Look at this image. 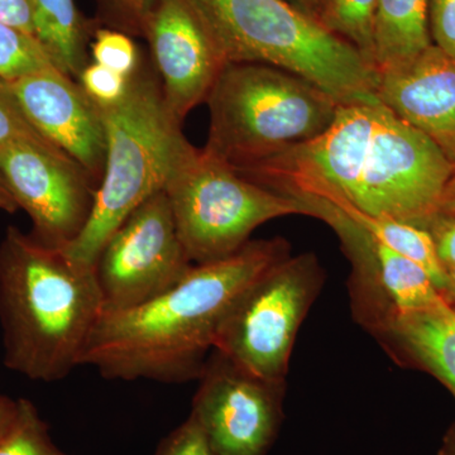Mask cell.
I'll return each mask as SVG.
<instances>
[{"instance_id":"obj_1","label":"cell","mask_w":455,"mask_h":455,"mask_svg":"<svg viewBox=\"0 0 455 455\" xmlns=\"http://www.w3.org/2000/svg\"><path fill=\"white\" fill-rule=\"evenodd\" d=\"M293 199H319L419 228L444 208L455 164L379 99L340 104L315 139L236 169Z\"/></svg>"},{"instance_id":"obj_2","label":"cell","mask_w":455,"mask_h":455,"mask_svg":"<svg viewBox=\"0 0 455 455\" xmlns=\"http://www.w3.org/2000/svg\"><path fill=\"white\" fill-rule=\"evenodd\" d=\"M289 256L283 238L250 241L227 259L194 265L175 286L140 307L104 311L86 343L82 366L122 381L199 379L236 302Z\"/></svg>"},{"instance_id":"obj_3","label":"cell","mask_w":455,"mask_h":455,"mask_svg":"<svg viewBox=\"0 0 455 455\" xmlns=\"http://www.w3.org/2000/svg\"><path fill=\"white\" fill-rule=\"evenodd\" d=\"M103 313L95 267L8 230L0 247V328L8 370L32 381H61L82 366Z\"/></svg>"},{"instance_id":"obj_4","label":"cell","mask_w":455,"mask_h":455,"mask_svg":"<svg viewBox=\"0 0 455 455\" xmlns=\"http://www.w3.org/2000/svg\"><path fill=\"white\" fill-rule=\"evenodd\" d=\"M224 64L281 68L340 104L377 98L379 73L355 46L284 0H190Z\"/></svg>"},{"instance_id":"obj_5","label":"cell","mask_w":455,"mask_h":455,"mask_svg":"<svg viewBox=\"0 0 455 455\" xmlns=\"http://www.w3.org/2000/svg\"><path fill=\"white\" fill-rule=\"evenodd\" d=\"M99 109L106 127V166L88 224L62 248L70 259L92 267L123 221L164 190L188 145L163 90L148 77L133 75L124 97Z\"/></svg>"},{"instance_id":"obj_6","label":"cell","mask_w":455,"mask_h":455,"mask_svg":"<svg viewBox=\"0 0 455 455\" xmlns=\"http://www.w3.org/2000/svg\"><path fill=\"white\" fill-rule=\"evenodd\" d=\"M206 101L211 125L203 149L232 169L315 139L340 106L307 80L260 64L224 66Z\"/></svg>"},{"instance_id":"obj_7","label":"cell","mask_w":455,"mask_h":455,"mask_svg":"<svg viewBox=\"0 0 455 455\" xmlns=\"http://www.w3.org/2000/svg\"><path fill=\"white\" fill-rule=\"evenodd\" d=\"M181 243L194 265L227 259L253 230L286 215H307L298 200L256 184L188 143L164 188Z\"/></svg>"},{"instance_id":"obj_8","label":"cell","mask_w":455,"mask_h":455,"mask_svg":"<svg viewBox=\"0 0 455 455\" xmlns=\"http://www.w3.org/2000/svg\"><path fill=\"white\" fill-rule=\"evenodd\" d=\"M323 283L313 253L278 260L236 302L214 349L259 379L284 383L296 335Z\"/></svg>"},{"instance_id":"obj_9","label":"cell","mask_w":455,"mask_h":455,"mask_svg":"<svg viewBox=\"0 0 455 455\" xmlns=\"http://www.w3.org/2000/svg\"><path fill=\"white\" fill-rule=\"evenodd\" d=\"M194 263L166 191L149 197L108 239L95 262L104 311L140 307L180 283Z\"/></svg>"},{"instance_id":"obj_10","label":"cell","mask_w":455,"mask_h":455,"mask_svg":"<svg viewBox=\"0 0 455 455\" xmlns=\"http://www.w3.org/2000/svg\"><path fill=\"white\" fill-rule=\"evenodd\" d=\"M190 418L217 455H266L283 420L284 383L259 379L212 350Z\"/></svg>"},{"instance_id":"obj_11","label":"cell","mask_w":455,"mask_h":455,"mask_svg":"<svg viewBox=\"0 0 455 455\" xmlns=\"http://www.w3.org/2000/svg\"><path fill=\"white\" fill-rule=\"evenodd\" d=\"M307 215L322 220L339 236L352 262L353 309L371 331L394 314L433 307L444 300L420 265L395 252L333 204L296 199Z\"/></svg>"},{"instance_id":"obj_12","label":"cell","mask_w":455,"mask_h":455,"mask_svg":"<svg viewBox=\"0 0 455 455\" xmlns=\"http://www.w3.org/2000/svg\"><path fill=\"white\" fill-rule=\"evenodd\" d=\"M0 173L18 208L31 217L33 238L62 250L82 235L98 187L68 156L14 143L0 148Z\"/></svg>"},{"instance_id":"obj_13","label":"cell","mask_w":455,"mask_h":455,"mask_svg":"<svg viewBox=\"0 0 455 455\" xmlns=\"http://www.w3.org/2000/svg\"><path fill=\"white\" fill-rule=\"evenodd\" d=\"M4 84L32 127L99 187L106 166V127L98 104L82 86L56 68Z\"/></svg>"},{"instance_id":"obj_14","label":"cell","mask_w":455,"mask_h":455,"mask_svg":"<svg viewBox=\"0 0 455 455\" xmlns=\"http://www.w3.org/2000/svg\"><path fill=\"white\" fill-rule=\"evenodd\" d=\"M164 103L182 124L208 99L224 64L190 0H156L145 20Z\"/></svg>"},{"instance_id":"obj_15","label":"cell","mask_w":455,"mask_h":455,"mask_svg":"<svg viewBox=\"0 0 455 455\" xmlns=\"http://www.w3.org/2000/svg\"><path fill=\"white\" fill-rule=\"evenodd\" d=\"M377 99L433 140L455 164V59L435 44L379 74Z\"/></svg>"},{"instance_id":"obj_16","label":"cell","mask_w":455,"mask_h":455,"mask_svg":"<svg viewBox=\"0 0 455 455\" xmlns=\"http://www.w3.org/2000/svg\"><path fill=\"white\" fill-rule=\"evenodd\" d=\"M439 377L455 395V307L444 300L388 317L372 331Z\"/></svg>"},{"instance_id":"obj_17","label":"cell","mask_w":455,"mask_h":455,"mask_svg":"<svg viewBox=\"0 0 455 455\" xmlns=\"http://www.w3.org/2000/svg\"><path fill=\"white\" fill-rule=\"evenodd\" d=\"M430 0H379L374 17V66L379 74L409 64L431 46Z\"/></svg>"},{"instance_id":"obj_18","label":"cell","mask_w":455,"mask_h":455,"mask_svg":"<svg viewBox=\"0 0 455 455\" xmlns=\"http://www.w3.org/2000/svg\"><path fill=\"white\" fill-rule=\"evenodd\" d=\"M36 38L57 68L79 76L85 68L83 29L74 0H32Z\"/></svg>"},{"instance_id":"obj_19","label":"cell","mask_w":455,"mask_h":455,"mask_svg":"<svg viewBox=\"0 0 455 455\" xmlns=\"http://www.w3.org/2000/svg\"><path fill=\"white\" fill-rule=\"evenodd\" d=\"M335 206L395 252L420 265L429 274L436 289L448 298L447 272L440 263L433 238L427 230L390 218L371 217L349 206Z\"/></svg>"},{"instance_id":"obj_20","label":"cell","mask_w":455,"mask_h":455,"mask_svg":"<svg viewBox=\"0 0 455 455\" xmlns=\"http://www.w3.org/2000/svg\"><path fill=\"white\" fill-rule=\"evenodd\" d=\"M377 2L379 0H326L320 17L331 32L349 42L373 66Z\"/></svg>"},{"instance_id":"obj_21","label":"cell","mask_w":455,"mask_h":455,"mask_svg":"<svg viewBox=\"0 0 455 455\" xmlns=\"http://www.w3.org/2000/svg\"><path fill=\"white\" fill-rule=\"evenodd\" d=\"M57 66L35 36L0 22V80L13 82Z\"/></svg>"},{"instance_id":"obj_22","label":"cell","mask_w":455,"mask_h":455,"mask_svg":"<svg viewBox=\"0 0 455 455\" xmlns=\"http://www.w3.org/2000/svg\"><path fill=\"white\" fill-rule=\"evenodd\" d=\"M0 455H68L50 435L49 425L31 401L20 398V415L7 438L0 443Z\"/></svg>"},{"instance_id":"obj_23","label":"cell","mask_w":455,"mask_h":455,"mask_svg":"<svg viewBox=\"0 0 455 455\" xmlns=\"http://www.w3.org/2000/svg\"><path fill=\"white\" fill-rule=\"evenodd\" d=\"M14 143H29L51 151L62 152L32 127L8 92L4 82L0 80V148Z\"/></svg>"},{"instance_id":"obj_24","label":"cell","mask_w":455,"mask_h":455,"mask_svg":"<svg viewBox=\"0 0 455 455\" xmlns=\"http://www.w3.org/2000/svg\"><path fill=\"white\" fill-rule=\"evenodd\" d=\"M94 62L125 77L133 76L137 68L139 56L133 42L123 35L114 31H98L97 38L92 44Z\"/></svg>"},{"instance_id":"obj_25","label":"cell","mask_w":455,"mask_h":455,"mask_svg":"<svg viewBox=\"0 0 455 455\" xmlns=\"http://www.w3.org/2000/svg\"><path fill=\"white\" fill-rule=\"evenodd\" d=\"M79 79L84 92L99 106H109L121 100L130 83V77L97 62L85 66Z\"/></svg>"},{"instance_id":"obj_26","label":"cell","mask_w":455,"mask_h":455,"mask_svg":"<svg viewBox=\"0 0 455 455\" xmlns=\"http://www.w3.org/2000/svg\"><path fill=\"white\" fill-rule=\"evenodd\" d=\"M155 455H217L196 421L188 416L158 445Z\"/></svg>"},{"instance_id":"obj_27","label":"cell","mask_w":455,"mask_h":455,"mask_svg":"<svg viewBox=\"0 0 455 455\" xmlns=\"http://www.w3.org/2000/svg\"><path fill=\"white\" fill-rule=\"evenodd\" d=\"M430 17L435 46L455 59V0H430Z\"/></svg>"},{"instance_id":"obj_28","label":"cell","mask_w":455,"mask_h":455,"mask_svg":"<svg viewBox=\"0 0 455 455\" xmlns=\"http://www.w3.org/2000/svg\"><path fill=\"white\" fill-rule=\"evenodd\" d=\"M445 272L455 265V212L442 211L425 227Z\"/></svg>"},{"instance_id":"obj_29","label":"cell","mask_w":455,"mask_h":455,"mask_svg":"<svg viewBox=\"0 0 455 455\" xmlns=\"http://www.w3.org/2000/svg\"><path fill=\"white\" fill-rule=\"evenodd\" d=\"M0 22L36 37L32 0H0Z\"/></svg>"},{"instance_id":"obj_30","label":"cell","mask_w":455,"mask_h":455,"mask_svg":"<svg viewBox=\"0 0 455 455\" xmlns=\"http://www.w3.org/2000/svg\"><path fill=\"white\" fill-rule=\"evenodd\" d=\"M20 410V400L0 395V443L3 442L16 424Z\"/></svg>"},{"instance_id":"obj_31","label":"cell","mask_w":455,"mask_h":455,"mask_svg":"<svg viewBox=\"0 0 455 455\" xmlns=\"http://www.w3.org/2000/svg\"><path fill=\"white\" fill-rule=\"evenodd\" d=\"M130 16L145 25V20L154 8L156 0H116Z\"/></svg>"},{"instance_id":"obj_32","label":"cell","mask_w":455,"mask_h":455,"mask_svg":"<svg viewBox=\"0 0 455 455\" xmlns=\"http://www.w3.org/2000/svg\"><path fill=\"white\" fill-rule=\"evenodd\" d=\"M0 209L3 211L13 212L18 209L16 200L12 196L11 190H9L7 182L0 173Z\"/></svg>"},{"instance_id":"obj_33","label":"cell","mask_w":455,"mask_h":455,"mask_svg":"<svg viewBox=\"0 0 455 455\" xmlns=\"http://www.w3.org/2000/svg\"><path fill=\"white\" fill-rule=\"evenodd\" d=\"M448 276V299H453L455 301V265L447 269Z\"/></svg>"},{"instance_id":"obj_34","label":"cell","mask_w":455,"mask_h":455,"mask_svg":"<svg viewBox=\"0 0 455 455\" xmlns=\"http://www.w3.org/2000/svg\"><path fill=\"white\" fill-rule=\"evenodd\" d=\"M443 211L455 212V182L453 188H451V193H449L447 203H445Z\"/></svg>"},{"instance_id":"obj_35","label":"cell","mask_w":455,"mask_h":455,"mask_svg":"<svg viewBox=\"0 0 455 455\" xmlns=\"http://www.w3.org/2000/svg\"><path fill=\"white\" fill-rule=\"evenodd\" d=\"M445 455H455V435L449 442L447 451H445Z\"/></svg>"},{"instance_id":"obj_36","label":"cell","mask_w":455,"mask_h":455,"mask_svg":"<svg viewBox=\"0 0 455 455\" xmlns=\"http://www.w3.org/2000/svg\"><path fill=\"white\" fill-rule=\"evenodd\" d=\"M299 3H301L302 5H305V7H309L311 3L314 2V0H298ZM315 3V2H314Z\"/></svg>"},{"instance_id":"obj_37","label":"cell","mask_w":455,"mask_h":455,"mask_svg":"<svg viewBox=\"0 0 455 455\" xmlns=\"http://www.w3.org/2000/svg\"><path fill=\"white\" fill-rule=\"evenodd\" d=\"M314 2H315V3H316V2H324V3H325V2H326V0H314Z\"/></svg>"}]
</instances>
